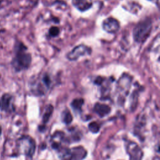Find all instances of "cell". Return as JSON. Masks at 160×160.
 Here are the masks:
<instances>
[{
	"instance_id": "6da1fadb",
	"label": "cell",
	"mask_w": 160,
	"mask_h": 160,
	"mask_svg": "<svg viewBox=\"0 0 160 160\" xmlns=\"http://www.w3.org/2000/svg\"><path fill=\"white\" fill-rule=\"evenodd\" d=\"M31 62V55L28 51L27 47L21 42L18 41L14 46V56L12 61V66L16 72L29 68Z\"/></svg>"
},
{
	"instance_id": "7a4b0ae2",
	"label": "cell",
	"mask_w": 160,
	"mask_h": 160,
	"mask_svg": "<svg viewBox=\"0 0 160 160\" xmlns=\"http://www.w3.org/2000/svg\"><path fill=\"white\" fill-rule=\"evenodd\" d=\"M52 76L44 72L31 78L29 81V89L35 96H42L48 92L53 85Z\"/></svg>"
},
{
	"instance_id": "3957f363",
	"label": "cell",
	"mask_w": 160,
	"mask_h": 160,
	"mask_svg": "<svg viewBox=\"0 0 160 160\" xmlns=\"http://www.w3.org/2000/svg\"><path fill=\"white\" fill-rule=\"evenodd\" d=\"M152 30V21L146 18L139 21L134 28L133 38L138 43H143L149 36Z\"/></svg>"
},
{
	"instance_id": "277c9868",
	"label": "cell",
	"mask_w": 160,
	"mask_h": 160,
	"mask_svg": "<svg viewBox=\"0 0 160 160\" xmlns=\"http://www.w3.org/2000/svg\"><path fill=\"white\" fill-rule=\"evenodd\" d=\"M18 150L22 154L27 156H32L35 150V142L29 136H23L18 141Z\"/></svg>"
},
{
	"instance_id": "5b68a950",
	"label": "cell",
	"mask_w": 160,
	"mask_h": 160,
	"mask_svg": "<svg viewBox=\"0 0 160 160\" xmlns=\"http://www.w3.org/2000/svg\"><path fill=\"white\" fill-rule=\"evenodd\" d=\"M86 156V151L82 147H76L71 149H66L62 152L64 160H81Z\"/></svg>"
},
{
	"instance_id": "8992f818",
	"label": "cell",
	"mask_w": 160,
	"mask_h": 160,
	"mask_svg": "<svg viewBox=\"0 0 160 160\" xmlns=\"http://www.w3.org/2000/svg\"><path fill=\"white\" fill-rule=\"evenodd\" d=\"M91 53V49L89 47L84 44H79L69 52L66 57L69 61H76L80 57L89 55Z\"/></svg>"
},
{
	"instance_id": "52a82bcc",
	"label": "cell",
	"mask_w": 160,
	"mask_h": 160,
	"mask_svg": "<svg viewBox=\"0 0 160 160\" xmlns=\"http://www.w3.org/2000/svg\"><path fill=\"white\" fill-rule=\"evenodd\" d=\"M102 26L106 32L110 34L116 33L120 28L119 21L113 18H108L104 19L102 22Z\"/></svg>"
},
{
	"instance_id": "ba28073f",
	"label": "cell",
	"mask_w": 160,
	"mask_h": 160,
	"mask_svg": "<svg viewBox=\"0 0 160 160\" xmlns=\"http://www.w3.org/2000/svg\"><path fill=\"white\" fill-rule=\"evenodd\" d=\"M128 153L129 154L130 160H141L142 152L138 145L134 142H129L126 146Z\"/></svg>"
},
{
	"instance_id": "9c48e42d",
	"label": "cell",
	"mask_w": 160,
	"mask_h": 160,
	"mask_svg": "<svg viewBox=\"0 0 160 160\" xmlns=\"http://www.w3.org/2000/svg\"><path fill=\"white\" fill-rule=\"evenodd\" d=\"M0 108L5 111H11L13 109L12 97L9 94H4L0 100Z\"/></svg>"
},
{
	"instance_id": "30bf717a",
	"label": "cell",
	"mask_w": 160,
	"mask_h": 160,
	"mask_svg": "<svg viewBox=\"0 0 160 160\" xmlns=\"http://www.w3.org/2000/svg\"><path fill=\"white\" fill-rule=\"evenodd\" d=\"M72 5L79 11H87L92 6V2L89 0H72Z\"/></svg>"
},
{
	"instance_id": "8fae6325",
	"label": "cell",
	"mask_w": 160,
	"mask_h": 160,
	"mask_svg": "<svg viewBox=\"0 0 160 160\" xmlns=\"http://www.w3.org/2000/svg\"><path fill=\"white\" fill-rule=\"evenodd\" d=\"M94 111L100 117L102 118V117L108 115L110 112L111 108L109 106H108L105 104H101V103L97 102L94 106Z\"/></svg>"
},
{
	"instance_id": "7c38bea8",
	"label": "cell",
	"mask_w": 160,
	"mask_h": 160,
	"mask_svg": "<svg viewBox=\"0 0 160 160\" xmlns=\"http://www.w3.org/2000/svg\"><path fill=\"white\" fill-rule=\"evenodd\" d=\"M83 104H84V100L81 98H78V99H74L72 101L71 105L74 110L80 111L81 110Z\"/></svg>"
},
{
	"instance_id": "4fadbf2b",
	"label": "cell",
	"mask_w": 160,
	"mask_h": 160,
	"mask_svg": "<svg viewBox=\"0 0 160 160\" xmlns=\"http://www.w3.org/2000/svg\"><path fill=\"white\" fill-rule=\"evenodd\" d=\"M62 121L64 123H66V124H69L72 121V117L70 112L68 109H66L62 112Z\"/></svg>"
},
{
	"instance_id": "5bb4252c",
	"label": "cell",
	"mask_w": 160,
	"mask_h": 160,
	"mask_svg": "<svg viewBox=\"0 0 160 160\" xmlns=\"http://www.w3.org/2000/svg\"><path fill=\"white\" fill-rule=\"evenodd\" d=\"M52 110H53V108L51 105H49L46 109V111H45V112L44 114V116H43V121L46 122L49 118H50L52 112Z\"/></svg>"
},
{
	"instance_id": "9a60e30c",
	"label": "cell",
	"mask_w": 160,
	"mask_h": 160,
	"mask_svg": "<svg viewBox=\"0 0 160 160\" xmlns=\"http://www.w3.org/2000/svg\"><path fill=\"white\" fill-rule=\"evenodd\" d=\"M60 33V29L58 27L56 26H52L48 31L49 36L51 38H54L58 36Z\"/></svg>"
},
{
	"instance_id": "2e32d148",
	"label": "cell",
	"mask_w": 160,
	"mask_h": 160,
	"mask_svg": "<svg viewBox=\"0 0 160 160\" xmlns=\"http://www.w3.org/2000/svg\"><path fill=\"white\" fill-rule=\"evenodd\" d=\"M99 128H100V126L96 122H92L89 124V129L93 133L98 132L99 130Z\"/></svg>"
},
{
	"instance_id": "e0dca14e",
	"label": "cell",
	"mask_w": 160,
	"mask_h": 160,
	"mask_svg": "<svg viewBox=\"0 0 160 160\" xmlns=\"http://www.w3.org/2000/svg\"><path fill=\"white\" fill-rule=\"evenodd\" d=\"M149 1H156V2H158V0H149Z\"/></svg>"
},
{
	"instance_id": "ac0fdd59",
	"label": "cell",
	"mask_w": 160,
	"mask_h": 160,
	"mask_svg": "<svg viewBox=\"0 0 160 160\" xmlns=\"http://www.w3.org/2000/svg\"><path fill=\"white\" fill-rule=\"evenodd\" d=\"M1 128H0V134H1Z\"/></svg>"
},
{
	"instance_id": "d6986e66",
	"label": "cell",
	"mask_w": 160,
	"mask_h": 160,
	"mask_svg": "<svg viewBox=\"0 0 160 160\" xmlns=\"http://www.w3.org/2000/svg\"><path fill=\"white\" fill-rule=\"evenodd\" d=\"M0 4H1V1H0Z\"/></svg>"
},
{
	"instance_id": "ffe728a7",
	"label": "cell",
	"mask_w": 160,
	"mask_h": 160,
	"mask_svg": "<svg viewBox=\"0 0 160 160\" xmlns=\"http://www.w3.org/2000/svg\"><path fill=\"white\" fill-rule=\"evenodd\" d=\"M0 78H1V76H0Z\"/></svg>"
}]
</instances>
